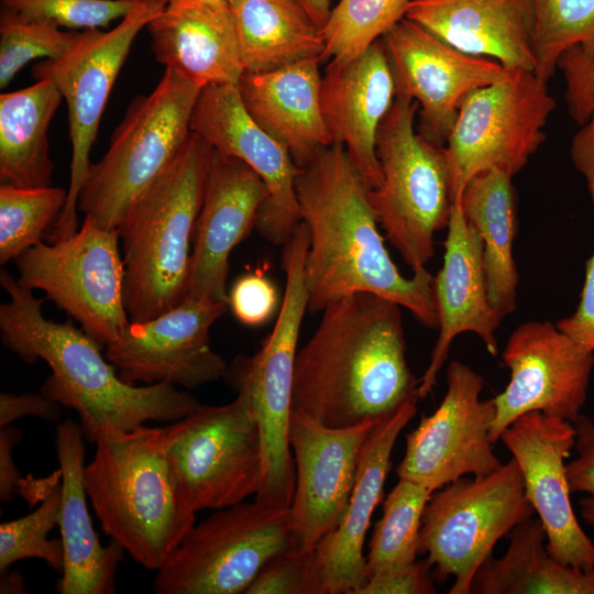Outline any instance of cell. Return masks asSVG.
Segmentation results:
<instances>
[{"instance_id": "1", "label": "cell", "mask_w": 594, "mask_h": 594, "mask_svg": "<svg viewBox=\"0 0 594 594\" xmlns=\"http://www.w3.org/2000/svg\"><path fill=\"white\" fill-rule=\"evenodd\" d=\"M370 187L342 145L318 151L300 166L296 194L309 235L305 260L308 310L356 293L406 308L425 327L438 328L432 276L405 277L385 248L369 198Z\"/></svg>"}, {"instance_id": "2", "label": "cell", "mask_w": 594, "mask_h": 594, "mask_svg": "<svg viewBox=\"0 0 594 594\" xmlns=\"http://www.w3.org/2000/svg\"><path fill=\"white\" fill-rule=\"evenodd\" d=\"M400 305L370 293L329 304L295 361L292 408L342 428L378 420L411 398Z\"/></svg>"}, {"instance_id": "3", "label": "cell", "mask_w": 594, "mask_h": 594, "mask_svg": "<svg viewBox=\"0 0 594 594\" xmlns=\"http://www.w3.org/2000/svg\"><path fill=\"white\" fill-rule=\"evenodd\" d=\"M0 283L9 295V301L0 305L3 345L29 364L42 360L51 367L41 393L76 410L88 442L95 443L105 427L131 430L146 421L173 422L201 406L170 383L123 382L88 333L70 320L44 317L45 297L36 298L7 271H1Z\"/></svg>"}, {"instance_id": "4", "label": "cell", "mask_w": 594, "mask_h": 594, "mask_svg": "<svg viewBox=\"0 0 594 594\" xmlns=\"http://www.w3.org/2000/svg\"><path fill=\"white\" fill-rule=\"evenodd\" d=\"M213 148L190 131L184 145L130 204L117 230L130 322L174 308L188 296L190 245Z\"/></svg>"}, {"instance_id": "5", "label": "cell", "mask_w": 594, "mask_h": 594, "mask_svg": "<svg viewBox=\"0 0 594 594\" xmlns=\"http://www.w3.org/2000/svg\"><path fill=\"white\" fill-rule=\"evenodd\" d=\"M84 484L106 535L147 570L157 571L195 526L182 508L165 428L105 427Z\"/></svg>"}, {"instance_id": "6", "label": "cell", "mask_w": 594, "mask_h": 594, "mask_svg": "<svg viewBox=\"0 0 594 594\" xmlns=\"http://www.w3.org/2000/svg\"><path fill=\"white\" fill-rule=\"evenodd\" d=\"M308 245V231L300 222L284 244L286 286L275 326L260 350L252 356L237 358L226 375L248 397L260 429L263 468L255 501L277 507H289L295 490L289 419L297 343L308 309L305 282Z\"/></svg>"}, {"instance_id": "7", "label": "cell", "mask_w": 594, "mask_h": 594, "mask_svg": "<svg viewBox=\"0 0 594 594\" xmlns=\"http://www.w3.org/2000/svg\"><path fill=\"white\" fill-rule=\"evenodd\" d=\"M201 89L165 69L151 94L131 101L108 151L87 170L77 205L85 217L102 228H118L135 196L184 145Z\"/></svg>"}, {"instance_id": "8", "label": "cell", "mask_w": 594, "mask_h": 594, "mask_svg": "<svg viewBox=\"0 0 594 594\" xmlns=\"http://www.w3.org/2000/svg\"><path fill=\"white\" fill-rule=\"evenodd\" d=\"M418 103L396 95L376 136L382 184L369 198L386 238L414 272L435 255V233L448 226L452 200L443 147L415 129Z\"/></svg>"}, {"instance_id": "9", "label": "cell", "mask_w": 594, "mask_h": 594, "mask_svg": "<svg viewBox=\"0 0 594 594\" xmlns=\"http://www.w3.org/2000/svg\"><path fill=\"white\" fill-rule=\"evenodd\" d=\"M534 508L514 458L480 477H461L435 491L422 514L419 554L436 581L453 578L449 594H470L495 544L530 518Z\"/></svg>"}, {"instance_id": "10", "label": "cell", "mask_w": 594, "mask_h": 594, "mask_svg": "<svg viewBox=\"0 0 594 594\" xmlns=\"http://www.w3.org/2000/svg\"><path fill=\"white\" fill-rule=\"evenodd\" d=\"M164 428L178 498L188 516L257 494L262 441L245 394L238 392L224 405H201Z\"/></svg>"}, {"instance_id": "11", "label": "cell", "mask_w": 594, "mask_h": 594, "mask_svg": "<svg viewBox=\"0 0 594 594\" xmlns=\"http://www.w3.org/2000/svg\"><path fill=\"white\" fill-rule=\"evenodd\" d=\"M554 108L547 81L528 69H509L498 81L469 92L443 146L452 204L483 170L518 174L544 141Z\"/></svg>"}, {"instance_id": "12", "label": "cell", "mask_w": 594, "mask_h": 594, "mask_svg": "<svg viewBox=\"0 0 594 594\" xmlns=\"http://www.w3.org/2000/svg\"><path fill=\"white\" fill-rule=\"evenodd\" d=\"M294 549L289 507L257 501L217 509L195 525L154 579L158 594L245 593L275 556Z\"/></svg>"}, {"instance_id": "13", "label": "cell", "mask_w": 594, "mask_h": 594, "mask_svg": "<svg viewBox=\"0 0 594 594\" xmlns=\"http://www.w3.org/2000/svg\"><path fill=\"white\" fill-rule=\"evenodd\" d=\"M166 2L140 0L113 29L78 32L75 43L63 56L45 59L32 68L36 80L48 79L57 87L68 108L70 179L67 200L53 226L50 243L77 232L78 197L91 164L89 154L113 84L134 38Z\"/></svg>"}, {"instance_id": "14", "label": "cell", "mask_w": 594, "mask_h": 594, "mask_svg": "<svg viewBox=\"0 0 594 594\" xmlns=\"http://www.w3.org/2000/svg\"><path fill=\"white\" fill-rule=\"evenodd\" d=\"M119 239L117 229L102 228L85 217L73 235L48 244L41 241L15 260L19 283L42 290L101 348L130 322Z\"/></svg>"}, {"instance_id": "15", "label": "cell", "mask_w": 594, "mask_h": 594, "mask_svg": "<svg viewBox=\"0 0 594 594\" xmlns=\"http://www.w3.org/2000/svg\"><path fill=\"white\" fill-rule=\"evenodd\" d=\"M483 387V377L469 365L457 360L449 363L440 405L406 436V451L396 469L399 479L435 492L502 465L491 438L496 406L494 398L480 399Z\"/></svg>"}, {"instance_id": "16", "label": "cell", "mask_w": 594, "mask_h": 594, "mask_svg": "<svg viewBox=\"0 0 594 594\" xmlns=\"http://www.w3.org/2000/svg\"><path fill=\"white\" fill-rule=\"evenodd\" d=\"M502 359L509 382L494 397L496 415L493 442L518 417L540 411L574 422L587 398L594 352L585 349L557 324L528 321L507 339Z\"/></svg>"}, {"instance_id": "17", "label": "cell", "mask_w": 594, "mask_h": 594, "mask_svg": "<svg viewBox=\"0 0 594 594\" xmlns=\"http://www.w3.org/2000/svg\"><path fill=\"white\" fill-rule=\"evenodd\" d=\"M396 95L418 103L417 132L443 147L461 100L472 90L504 78L497 61L464 53L404 18L382 37Z\"/></svg>"}, {"instance_id": "18", "label": "cell", "mask_w": 594, "mask_h": 594, "mask_svg": "<svg viewBox=\"0 0 594 594\" xmlns=\"http://www.w3.org/2000/svg\"><path fill=\"white\" fill-rule=\"evenodd\" d=\"M227 308L187 296L155 318L129 322L105 355L132 385L170 383L193 389L226 377L229 366L210 346L209 332Z\"/></svg>"}, {"instance_id": "19", "label": "cell", "mask_w": 594, "mask_h": 594, "mask_svg": "<svg viewBox=\"0 0 594 594\" xmlns=\"http://www.w3.org/2000/svg\"><path fill=\"white\" fill-rule=\"evenodd\" d=\"M189 129L217 153L249 165L264 182L268 197L255 229L275 245H284L301 222L296 194L297 166L289 151L264 131L246 111L238 85L201 89Z\"/></svg>"}, {"instance_id": "20", "label": "cell", "mask_w": 594, "mask_h": 594, "mask_svg": "<svg viewBox=\"0 0 594 594\" xmlns=\"http://www.w3.org/2000/svg\"><path fill=\"white\" fill-rule=\"evenodd\" d=\"M376 421L333 428L292 410L295 490L289 513L295 550L314 551L340 522L355 483L362 447Z\"/></svg>"}, {"instance_id": "21", "label": "cell", "mask_w": 594, "mask_h": 594, "mask_svg": "<svg viewBox=\"0 0 594 594\" xmlns=\"http://www.w3.org/2000/svg\"><path fill=\"white\" fill-rule=\"evenodd\" d=\"M575 436L573 422L530 411L514 420L499 440L519 466L527 497L546 531L548 552L564 564L594 571V542L574 513L565 472Z\"/></svg>"}, {"instance_id": "22", "label": "cell", "mask_w": 594, "mask_h": 594, "mask_svg": "<svg viewBox=\"0 0 594 594\" xmlns=\"http://www.w3.org/2000/svg\"><path fill=\"white\" fill-rule=\"evenodd\" d=\"M267 197L264 182L249 165L213 151L194 230L188 296L229 306L230 253L255 228Z\"/></svg>"}, {"instance_id": "23", "label": "cell", "mask_w": 594, "mask_h": 594, "mask_svg": "<svg viewBox=\"0 0 594 594\" xmlns=\"http://www.w3.org/2000/svg\"><path fill=\"white\" fill-rule=\"evenodd\" d=\"M447 228L443 263L433 280L439 334L419 378V399L431 393L458 336L474 333L491 355L498 354L495 332L502 320L488 298L482 239L465 219L460 202L452 205Z\"/></svg>"}, {"instance_id": "24", "label": "cell", "mask_w": 594, "mask_h": 594, "mask_svg": "<svg viewBox=\"0 0 594 594\" xmlns=\"http://www.w3.org/2000/svg\"><path fill=\"white\" fill-rule=\"evenodd\" d=\"M396 97V87L382 38L363 54L330 64L322 76L320 103L332 144L342 145L370 189L383 175L376 155L380 125Z\"/></svg>"}, {"instance_id": "25", "label": "cell", "mask_w": 594, "mask_h": 594, "mask_svg": "<svg viewBox=\"0 0 594 594\" xmlns=\"http://www.w3.org/2000/svg\"><path fill=\"white\" fill-rule=\"evenodd\" d=\"M418 399L411 398L378 419L362 447L345 513L315 549L324 594H358L367 581L363 553L366 531L383 496L394 446L416 415Z\"/></svg>"}, {"instance_id": "26", "label": "cell", "mask_w": 594, "mask_h": 594, "mask_svg": "<svg viewBox=\"0 0 594 594\" xmlns=\"http://www.w3.org/2000/svg\"><path fill=\"white\" fill-rule=\"evenodd\" d=\"M146 28L156 61L202 88L245 73L228 0H167Z\"/></svg>"}, {"instance_id": "27", "label": "cell", "mask_w": 594, "mask_h": 594, "mask_svg": "<svg viewBox=\"0 0 594 594\" xmlns=\"http://www.w3.org/2000/svg\"><path fill=\"white\" fill-rule=\"evenodd\" d=\"M405 18L464 53L535 69L531 0H411Z\"/></svg>"}, {"instance_id": "28", "label": "cell", "mask_w": 594, "mask_h": 594, "mask_svg": "<svg viewBox=\"0 0 594 594\" xmlns=\"http://www.w3.org/2000/svg\"><path fill=\"white\" fill-rule=\"evenodd\" d=\"M84 439L80 425L70 419L56 428L55 447L62 471L58 528L64 548L57 591L61 594H112L125 551L112 539L103 547L92 526L84 484Z\"/></svg>"}, {"instance_id": "29", "label": "cell", "mask_w": 594, "mask_h": 594, "mask_svg": "<svg viewBox=\"0 0 594 594\" xmlns=\"http://www.w3.org/2000/svg\"><path fill=\"white\" fill-rule=\"evenodd\" d=\"M320 62L309 58L265 73L245 72L238 84L246 111L299 167L332 144L321 111Z\"/></svg>"}, {"instance_id": "30", "label": "cell", "mask_w": 594, "mask_h": 594, "mask_svg": "<svg viewBox=\"0 0 594 594\" xmlns=\"http://www.w3.org/2000/svg\"><path fill=\"white\" fill-rule=\"evenodd\" d=\"M458 202L482 239L488 298L503 320L516 309L518 285L513 257L517 223L512 176L496 168L483 170L468 182Z\"/></svg>"}, {"instance_id": "31", "label": "cell", "mask_w": 594, "mask_h": 594, "mask_svg": "<svg viewBox=\"0 0 594 594\" xmlns=\"http://www.w3.org/2000/svg\"><path fill=\"white\" fill-rule=\"evenodd\" d=\"M63 96L48 79L0 96V182L52 186L48 127Z\"/></svg>"}, {"instance_id": "32", "label": "cell", "mask_w": 594, "mask_h": 594, "mask_svg": "<svg viewBox=\"0 0 594 594\" xmlns=\"http://www.w3.org/2000/svg\"><path fill=\"white\" fill-rule=\"evenodd\" d=\"M541 521L531 517L509 532V544L476 572L470 593L480 594H594V571L564 564L547 549Z\"/></svg>"}, {"instance_id": "33", "label": "cell", "mask_w": 594, "mask_h": 594, "mask_svg": "<svg viewBox=\"0 0 594 594\" xmlns=\"http://www.w3.org/2000/svg\"><path fill=\"white\" fill-rule=\"evenodd\" d=\"M230 4L246 73L321 61V31L297 0H232Z\"/></svg>"}, {"instance_id": "34", "label": "cell", "mask_w": 594, "mask_h": 594, "mask_svg": "<svg viewBox=\"0 0 594 594\" xmlns=\"http://www.w3.org/2000/svg\"><path fill=\"white\" fill-rule=\"evenodd\" d=\"M432 493L405 479L388 493L369 543L367 580L416 561L421 518Z\"/></svg>"}, {"instance_id": "35", "label": "cell", "mask_w": 594, "mask_h": 594, "mask_svg": "<svg viewBox=\"0 0 594 594\" xmlns=\"http://www.w3.org/2000/svg\"><path fill=\"white\" fill-rule=\"evenodd\" d=\"M411 0H340L320 30L322 61L342 64L363 54L407 13Z\"/></svg>"}, {"instance_id": "36", "label": "cell", "mask_w": 594, "mask_h": 594, "mask_svg": "<svg viewBox=\"0 0 594 594\" xmlns=\"http://www.w3.org/2000/svg\"><path fill=\"white\" fill-rule=\"evenodd\" d=\"M534 72L548 81L572 47L594 57V0H531Z\"/></svg>"}, {"instance_id": "37", "label": "cell", "mask_w": 594, "mask_h": 594, "mask_svg": "<svg viewBox=\"0 0 594 594\" xmlns=\"http://www.w3.org/2000/svg\"><path fill=\"white\" fill-rule=\"evenodd\" d=\"M67 200V189L0 186V264L16 260L41 242Z\"/></svg>"}, {"instance_id": "38", "label": "cell", "mask_w": 594, "mask_h": 594, "mask_svg": "<svg viewBox=\"0 0 594 594\" xmlns=\"http://www.w3.org/2000/svg\"><path fill=\"white\" fill-rule=\"evenodd\" d=\"M62 504V482L31 514L0 525V573L19 560H44L57 573L63 572L62 539H48L58 526Z\"/></svg>"}, {"instance_id": "39", "label": "cell", "mask_w": 594, "mask_h": 594, "mask_svg": "<svg viewBox=\"0 0 594 594\" xmlns=\"http://www.w3.org/2000/svg\"><path fill=\"white\" fill-rule=\"evenodd\" d=\"M78 32L62 31L50 23L24 19L1 10L0 14V88L36 58L56 59L75 43Z\"/></svg>"}, {"instance_id": "40", "label": "cell", "mask_w": 594, "mask_h": 594, "mask_svg": "<svg viewBox=\"0 0 594 594\" xmlns=\"http://www.w3.org/2000/svg\"><path fill=\"white\" fill-rule=\"evenodd\" d=\"M140 0H1V10L68 29H99L124 18Z\"/></svg>"}, {"instance_id": "41", "label": "cell", "mask_w": 594, "mask_h": 594, "mask_svg": "<svg viewBox=\"0 0 594 594\" xmlns=\"http://www.w3.org/2000/svg\"><path fill=\"white\" fill-rule=\"evenodd\" d=\"M244 594H324L315 550H286L273 557Z\"/></svg>"}, {"instance_id": "42", "label": "cell", "mask_w": 594, "mask_h": 594, "mask_svg": "<svg viewBox=\"0 0 594 594\" xmlns=\"http://www.w3.org/2000/svg\"><path fill=\"white\" fill-rule=\"evenodd\" d=\"M22 431L12 426L0 428V501L10 503L14 495L23 497L29 507L42 503L62 482L61 469L46 477L21 476L13 461V450Z\"/></svg>"}, {"instance_id": "43", "label": "cell", "mask_w": 594, "mask_h": 594, "mask_svg": "<svg viewBox=\"0 0 594 594\" xmlns=\"http://www.w3.org/2000/svg\"><path fill=\"white\" fill-rule=\"evenodd\" d=\"M575 457L565 464L571 494H582L579 510L583 522L594 528V421L581 415L573 422Z\"/></svg>"}, {"instance_id": "44", "label": "cell", "mask_w": 594, "mask_h": 594, "mask_svg": "<svg viewBox=\"0 0 594 594\" xmlns=\"http://www.w3.org/2000/svg\"><path fill=\"white\" fill-rule=\"evenodd\" d=\"M558 68L565 80L569 113L578 124L584 125L594 114V57L572 47L561 55Z\"/></svg>"}, {"instance_id": "45", "label": "cell", "mask_w": 594, "mask_h": 594, "mask_svg": "<svg viewBox=\"0 0 594 594\" xmlns=\"http://www.w3.org/2000/svg\"><path fill=\"white\" fill-rule=\"evenodd\" d=\"M277 290L262 273H249L233 284L229 294V306L234 317L243 324L265 323L277 308Z\"/></svg>"}, {"instance_id": "46", "label": "cell", "mask_w": 594, "mask_h": 594, "mask_svg": "<svg viewBox=\"0 0 594 594\" xmlns=\"http://www.w3.org/2000/svg\"><path fill=\"white\" fill-rule=\"evenodd\" d=\"M586 183L594 209V175L586 178ZM556 324L579 344L594 352V248L586 262L579 305L572 315Z\"/></svg>"}, {"instance_id": "47", "label": "cell", "mask_w": 594, "mask_h": 594, "mask_svg": "<svg viewBox=\"0 0 594 594\" xmlns=\"http://www.w3.org/2000/svg\"><path fill=\"white\" fill-rule=\"evenodd\" d=\"M430 565L413 562L400 569L370 578L358 594H433L437 593Z\"/></svg>"}, {"instance_id": "48", "label": "cell", "mask_w": 594, "mask_h": 594, "mask_svg": "<svg viewBox=\"0 0 594 594\" xmlns=\"http://www.w3.org/2000/svg\"><path fill=\"white\" fill-rule=\"evenodd\" d=\"M34 416L48 422H56L61 417V405L42 393L0 394V428L10 426L14 420Z\"/></svg>"}, {"instance_id": "49", "label": "cell", "mask_w": 594, "mask_h": 594, "mask_svg": "<svg viewBox=\"0 0 594 594\" xmlns=\"http://www.w3.org/2000/svg\"><path fill=\"white\" fill-rule=\"evenodd\" d=\"M321 30L330 15V0H297Z\"/></svg>"}, {"instance_id": "50", "label": "cell", "mask_w": 594, "mask_h": 594, "mask_svg": "<svg viewBox=\"0 0 594 594\" xmlns=\"http://www.w3.org/2000/svg\"><path fill=\"white\" fill-rule=\"evenodd\" d=\"M0 574V593H26L24 580L18 571L8 572L7 570Z\"/></svg>"}, {"instance_id": "51", "label": "cell", "mask_w": 594, "mask_h": 594, "mask_svg": "<svg viewBox=\"0 0 594 594\" xmlns=\"http://www.w3.org/2000/svg\"><path fill=\"white\" fill-rule=\"evenodd\" d=\"M228 1H232V0H228Z\"/></svg>"}]
</instances>
